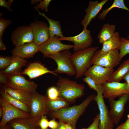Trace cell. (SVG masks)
Here are the masks:
<instances>
[{"mask_svg": "<svg viewBox=\"0 0 129 129\" xmlns=\"http://www.w3.org/2000/svg\"><path fill=\"white\" fill-rule=\"evenodd\" d=\"M65 125L66 129H74L72 126L70 124L66 123Z\"/></svg>", "mask_w": 129, "mask_h": 129, "instance_id": "bcb514c9", "label": "cell"}, {"mask_svg": "<svg viewBox=\"0 0 129 129\" xmlns=\"http://www.w3.org/2000/svg\"><path fill=\"white\" fill-rule=\"evenodd\" d=\"M97 85L98 90L94 100L96 102L99 111V129H113L114 124L109 115L108 108L104 99L102 85Z\"/></svg>", "mask_w": 129, "mask_h": 129, "instance_id": "8992f818", "label": "cell"}, {"mask_svg": "<svg viewBox=\"0 0 129 129\" xmlns=\"http://www.w3.org/2000/svg\"><path fill=\"white\" fill-rule=\"evenodd\" d=\"M99 114L98 113L93 118V122L87 128H82L81 129H99Z\"/></svg>", "mask_w": 129, "mask_h": 129, "instance_id": "8d00e7d4", "label": "cell"}, {"mask_svg": "<svg viewBox=\"0 0 129 129\" xmlns=\"http://www.w3.org/2000/svg\"><path fill=\"white\" fill-rule=\"evenodd\" d=\"M128 114H129V113Z\"/></svg>", "mask_w": 129, "mask_h": 129, "instance_id": "816d5d0a", "label": "cell"}, {"mask_svg": "<svg viewBox=\"0 0 129 129\" xmlns=\"http://www.w3.org/2000/svg\"><path fill=\"white\" fill-rule=\"evenodd\" d=\"M11 59V56H0V69L1 71L4 70L9 66Z\"/></svg>", "mask_w": 129, "mask_h": 129, "instance_id": "4dcf8cb0", "label": "cell"}, {"mask_svg": "<svg viewBox=\"0 0 129 129\" xmlns=\"http://www.w3.org/2000/svg\"><path fill=\"white\" fill-rule=\"evenodd\" d=\"M98 47H90L75 52L72 54L71 60L76 71L75 78L82 77L92 65L91 61L92 57Z\"/></svg>", "mask_w": 129, "mask_h": 129, "instance_id": "3957f363", "label": "cell"}, {"mask_svg": "<svg viewBox=\"0 0 129 129\" xmlns=\"http://www.w3.org/2000/svg\"><path fill=\"white\" fill-rule=\"evenodd\" d=\"M127 38L128 39L129 38V35H128L127 37Z\"/></svg>", "mask_w": 129, "mask_h": 129, "instance_id": "f907efd6", "label": "cell"}, {"mask_svg": "<svg viewBox=\"0 0 129 129\" xmlns=\"http://www.w3.org/2000/svg\"><path fill=\"white\" fill-rule=\"evenodd\" d=\"M96 95L94 94L91 95L78 105L50 112L48 114L53 118L58 119L59 121L70 124L74 129H76V124L78 119L90 103L94 100Z\"/></svg>", "mask_w": 129, "mask_h": 129, "instance_id": "6da1fadb", "label": "cell"}, {"mask_svg": "<svg viewBox=\"0 0 129 129\" xmlns=\"http://www.w3.org/2000/svg\"><path fill=\"white\" fill-rule=\"evenodd\" d=\"M116 27L114 25L108 23L103 26L97 37L100 43L102 44L113 36L115 32Z\"/></svg>", "mask_w": 129, "mask_h": 129, "instance_id": "d4e9b609", "label": "cell"}, {"mask_svg": "<svg viewBox=\"0 0 129 129\" xmlns=\"http://www.w3.org/2000/svg\"><path fill=\"white\" fill-rule=\"evenodd\" d=\"M129 99V94H124L119 97V99L115 100L114 99L108 100L110 107L109 111V115L116 125H117L124 114L125 106Z\"/></svg>", "mask_w": 129, "mask_h": 129, "instance_id": "9c48e42d", "label": "cell"}, {"mask_svg": "<svg viewBox=\"0 0 129 129\" xmlns=\"http://www.w3.org/2000/svg\"><path fill=\"white\" fill-rule=\"evenodd\" d=\"M39 51V46L32 42L15 47L11 53L14 56L25 59L33 57Z\"/></svg>", "mask_w": 129, "mask_h": 129, "instance_id": "d6986e66", "label": "cell"}, {"mask_svg": "<svg viewBox=\"0 0 129 129\" xmlns=\"http://www.w3.org/2000/svg\"><path fill=\"white\" fill-rule=\"evenodd\" d=\"M114 71L113 69L93 65L87 70L84 75L91 78L97 85H102L107 82Z\"/></svg>", "mask_w": 129, "mask_h": 129, "instance_id": "4fadbf2b", "label": "cell"}, {"mask_svg": "<svg viewBox=\"0 0 129 129\" xmlns=\"http://www.w3.org/2000/svg\"><path fill=\"white\" fill-rule=\"evenodd\" d=\"M47 73H51L56 76L58 75L54 71L50 70L41 63L34 62L29 64L22 72V74L26 75L30 79H32Z\"/></svg>", "mask_w": 129, "mask_h": 129, "instance_id": "ffe728a7", "label": "cell"}, {"mask_svg": "<svg viewBox=\"0 0 129 129\" xmlns=\"http://www.w3.org/2000/svg\"><path fill=\"white\" fill-rule=\"evenodd\" d=\"M129 71V58L124 61L113 71L107 82H120Z\"/></svg>", "mask_w": 129, "mask_h": 129, "instance_id": "cb8c5ba5", "label": "cell"}, {"mask_svg": "<svg viewBox=\"0 0 129 129\" xmlns=\"http://www.w3.org/2000/svg\"><path fill=\"white\" fill-rule=\"evenodd\" d=\"M0 105L3 110V115L0 123V127L13 119L31 117L30 114L13 106L1 96L0 97Z\"/></svg>", "mask_w": 129, "mask_h": 129, "instance_id": "ba28073f", "label": "cell"}, {"mask_svg": "<svg viewBox=\"0 0 129 129\" xmlns=\"http://www.w3.org/2000/svg\"><path fill=\"white\" fill-rule=\"evenodd\" d=\"M6 48V47L3 43L2 39L0 38V50H5Z\"/></svg>", "mask_w": 129, "mask_h": 129, "instance_id": "ee69618b", "label": "cell"}, {"mask_svg": "<svg viewBox=\"0 0 129 129\" xmlns=\"http://www.w3.org/2000/svg\"><path fill=\"white\" fill-rule=\"evenodd\" d=\"M13 1V0H8L7 2L10 6H11L12 4Z\"/></svg>", "mask_w": 129, "mask_h": 129, "instance_id": "681fc988", "label": "cell"}, {"mask_svg": "<svg viewBox=\"0 0 129 129\" xmlns=\"http://www.w3.org/2000/svg\"><path fill=\"white\" fill-rule=\"evenodd\" d=\"M29 26L32 30L33 41L39 46L48 40L49 38L48 26L43 21H37L31 23Z\"/></svg>", "mask_w": 129, "mask_h": 129, "instance_id": "2e32d148", "label": "cell"}, {"mask_svg": "<svg viewBox=\"0 0 129 129\" xmlns=\"http://www.w3.org/2000/svg\"><path fill=\"white\" fill-rule=\"evenodd\" d=\"M117 8L129 11V9L125 6L123 0H114L112 4L108 8L103 10L99 14L98 18L100 20H104L107 14L113 8Z\"/></svg>", "mask_w": 129, "mask_h": 129, "instance_id": "f1b7e54d", "label": "cell"}, {"mask_svg": "<svg viewBox=\"0 0 129 129\" xmlns=\"http://www.w3.org/2000/svg\"><path fill=\"white\" fill-rule=\"evenodd\" d=\"M11 22V20L5 19L0 17V38L2 39L4 30Z\"/></svg>", "mask_w": 129, "mask_h": 129, "instance_id": "d6a6232c", "label": "cell"}, {"mask_svg": "<svg viewBox=\"0 0 129 129\" xmlns=\"http://www.w3.org/2000/svg\"><path fill=\"white\" fill-rule=\"evenodd\" d=\"M47 98L46 95L40 94L36 91L32 93L29 107L32 117L40 118L42 116L48 114Z\"/></svg>", "mask_w": 129, "mask_h": 129, "instance_id": "52a82bcc", "label": "cell"}, {"mask_svg": "<svg viewBox=\"0 0 129 129\" xmlns=\"http://www.w3.org/2000/svg\"><path fill=\"white\" fill-rule=\"evenodd\" d=\"M83 81L86 83L89 88L97 92L98 90V86L94 81L91 78L88 77H85L83 78Z\"/></svg>", "mask_w": 129, "mask_h": 129, "instance_id": "e575fe53", "label": "cell"}, {"mask_svg": "<svg viewBox=\"0 0 129 129\" xmlns=\"http://www.w3.org/2000/svg\"><path fill=\"white\" fill-rule=\"evenodd\" d=\"M104 98L115 99L126 94H129L126 82H107L102 84Z\"/></svg>", "mask_w": 129, "mask_h": 129, "instance_id": "7c38bea8", "label": "cell"}, {"mask_svg": "<svg viewBox=\"0 0 129 129\" xmlns=\"http://www.w3.org/2000/svg\"><path fill=\"white\" fill-rule=\"evenodd\" d=\"M60 38L56 36L52 38H49L46 41L39 46V51L43 54V57L60 51L69 50L73 48V45L62 43L59 40Z\"/></svg>", "mask_w": 129, "mask_h": 129, "instance_id": "8fae6325", "label": "cell"}, {"mask_svg": "<svg viewBox=\"0 0 129 129\" xmlns=\"http://www.w3.org/2000/svg\"><path fill=\"white\" fill-rule=\"evenodd\" d=\"M121 44L118 49L120 54V59L121 61L125 56L129 54V38L121 37Z\"/></svg>", "mask_w": 129, "mask_h": 129, "instance_id": "f546056e", "label": "cell"}, {"mask_svg": "<svg viewBox=\"0 0 129 129\" xmlns=\"http://www.w3.org/2000/svg\"><path fill=\"white\" fill-rule=\"evenodd\" d=\"M8 77L10 82L5 85L6 86L32 93L36 91L38 85L33 81H27L21 75L8 76Z\"/></svg>", "mask_w": 129, "mask_h": 129, "instance_id": "9a60e30c", "label": "cell"}, {"mask_svg": "<svg viewBox=\"0 0 129 129\" xmlns=\"http://www.w3.org/2000/svg\"><path fill=\"white\" fill-rule=\"evenodd\" d=\"M57 129H66L65 123L62 121H59Z\"/></svg>", "mask_w": 129, "mask_h": 129, "instance_id": "b9f144b4", "label": "cell"}, {"mask_svg": "<svg viewBox=\"0 0 129 129\" xmlns=\"http://www.w3.org/2000/svg\"><path fill=\"white\" fill-rule=\"evenodd\" d=\"M47 97L49 100L56 99L59 97V94L56 87H51L49 88L47 91Z\"/></svg>", "mask_w": 129, "mask_h": 129, "instance_id": "1f68e13d", "label": "cell"}, {"mask_svg": "<svg viewBox=\"0 0 129 129\" xmlns=\"http://www.w3.org/2000/svg\"><path fill=\"white\" fill-rule=\"evenodd\" d=\"M56 85L59 97L67 101L69 104L74 103L84 94V85L67 77H60Z\"/></svg>", "mask_w": 129, "mask_h": 129, "instance_id": "7a4b0ae2", "label": "cell"}, {"mask_svg": "<svg viewBox=\"0 0 129 129\" xmlns=\"http://www.w3.org/2000/svg\"><path fill=\"white\" fill-rule=\"evenodd\" d=\"M47 104L49 113L69 107V103L66 100L59 97L57 99L53 100H50L48 98Z\"/></svg>", "mask_w": 129, "mask_h": 129, "instance_id": "83f0119b", "label": "cell"}, {"mask_svg": "<svg viewBox=\"0 0 129 129\" xmlns=\"http://www.w3.org/2000/svg\"><path fill=\"white\" fill-rule=\"evenodd\" d=\"M72 54L69 50H63L49 55L44 58L53 59L57 65L54 71L57 74L65 73L70 76L75 75L76 71L71 60Z\"/></svg>", "mask_w": 129, "mask_h": 129, "instance_id": "277c9868", "label": "cell"}, {"mask_svg": "<svg viewBox=\"0 0 129 129\" xmlns=\"http://www.w3.org/2000/svg\"><path fill=\"white\" fill-rule=\"evenodd\" d=\"M59 39L61 41L72 42L74 43L73 50L75 52L90 47L93 42L90 31L86 28H83L82 31L78 35L74 36H64Z\"/></svg>", "mask_w": 129, "mask_h": 129, "instance_id": "30bf717a", "label": "cell"}, {"mask_svg": "<svg viewBox=\"0 0 129 129\" xmlns=\"http://www.w3.org/2000/svg\"><path fill=\"white\" fill-rule=\"evenodd\" d=\"M108 1L103 0L100 2L98 1L89 2L88 7L85 10L86 14L81 22L83 28H86L91 21L96 18L103 6Z\"/></svg>", "mask_w": 129, "mask_h": 129, "instance_id": "e0dca14e", "label": "cell"}, {"mask_svg": "<svg viewBox=\"0 0 129 129\" xmlns=\"http://www.w3.org/2000/svg\"><path fill=\"white\" fill-rule=\"evenodd\" d=\"M11 39L15 47L33 42V35L31 28L29 26L18 27L12 32Z\"/></svg>", "mask_w": 129, "mask_h": 129, "instance_id": "5bb4252c", "label": "cell"}, {"mask_svg": "<svg viewBox=\"0 0 129 129\" xmlns=\"http://www.w3.org/2000/svg\"><path fill=\"white\" fill-rule=\"evenodd\" d=\"M118 49L103 52L97 50L94 54L91 61V64L98 65L111 69L117 66L121 61Z\"/></svg>", "mask_w": 129, "mask_h": 129, "instance_id": "5b68a950", "label": "cell"}, {"mask_svg": "<svg viewBox=\"0 0 129 129\" xmlns=\"http://www.w3.org/2000/svg\"><path fill=\"white\" fill-rule=\"evenodd\" d=\"M0 93L1 96L11 104L24 112L30 114L29 108L27 105L11 96L3 88L0 89Z\"/></svg>", "mask_w": 129, "mask_h": 129, "instance_id": "484cf974", "label": "cell"}, {"mask_svg": "<svg viewBox=\"0 0 129 129\" xmlns=\"http://www.w3.org/2000/svg\"><path fill=\"white\" fill-rule=\"evenodd\" d=\"M0 129H11L8 124L7 123L0 127Z\"/></svg>", "mask_w": 129, "mask_h": 129, "instance_id": "f6af8a7d", "label": "cell"}, {"mask_svg": "<svg viewBox=\"0 0 129 129\" xmlns=\"http://www.w3.org/2000/svg\"><path fill=\"white\" fill-rule=\"evenodd\" d=\"M40 118L31 117L19 118L12 120L7 124L11 129H41L39 125Z\"/></svg>", "mask_w": 129, "mask_h": 129, "instance_id": "ac0fdd59", "label": "cell"}, {"mask_svg": "<svg viewBox=\"0 0 129 129\" xmlns=\"http://www.w3.org/2000/svg\"><path fill=\"white\" fill-rule=\"evenodd\" d=\"M49 121L46 115L42 116L40 118L39 125L41 129H48Z\"/></svg>", "mask_w": 129, "mask_h": 129, "instance_id": "d590c367", "label": "cell"}, {"mask_svg": "<svg viewBox=\"0 0 129 129\" xmlns=\"http://www.w3.org/2000/svg\"><path fill=\"white\" fill-rule=\"evenodd\" d=\"M127 118L125 122L118 126L116 129H129V114L127 115Z\"/></svg>", "mask_w": 129, "mask_h": 129, "instance_id": "f35d334b", "label": "cell"}, {"mask_svg": "<svg viewBox=\"0 0 129 129\" xmlns=\"http://www.w3.org/2000/svg\"><path fill=\"white\" fill-rule=\"evenodd\" d=\"M42 0H32L30 2L31 4H35L38 3L40 2Z\"/></svg>", "mask_w": 129, "mask_h": 129, "instance_id": "7dc6e473", "label": "cell"}, {"mask_svg": "<svg viewBox=\"0 0 129 129\" xmlns=\"http://www.w3.org/2000/svg\"><path fill=\"white\" fill-rule=\"evenodd\" d=\"M0 6L6 8L10 12H12L13 11V10L10 8V6L8 2L5 0H0Z\"/></svg>", "mask_w": 129, "mask_h": 129, "instance_id": "60d3db41", "label": "cell"}, {"mask_svg": "<svg viewBox=\"0 0 129 129\" xmlns=\"http://www.w3.org/2000/svg\"><path fill=\"white\" fill-rule=\"evenodd\" d=\"M10 82L8 76L2 71H0V83L5 85Z\"/></svg>", "mask_w": 129, "mask_h": 129, "instance_id": "74e56055", "label": "cell"}, {"mask_svg": "<svg viewBox=\"0 0 129 129\" xmlns=\"http://www.w3.org/2000/svg\"><path fill=\"white\" fill-rule=\"evenodd\" d=\"M51 1V0H44L41 1L37 5L34 6V8L36 10L40 9L42 11L44 10L45 12H48L49 11L48 7Z\"/></svg>", "mask_w": 129, "mask_h": 129, "instance_id": "836d02e7", "label": "cell"}, {"mask_svg": "<svg viewBox=\"0 0 129 129\" xmlns=\"http://www.w3.org/2000/svg\"><path fill=\"white\" fill-rule=\"evenodd\" d=\"M11 57L12 59L10 65L6 69L2 71L8 76L22 75V68L26 65L27 61L25 59L13 55Z\"/></svg>", "mask_w": 129, "mask_h": 129, "instance_id": "44dd1931", "label": "cell"}, {"mask_svg": "<svg viewBox=\"0 0 129 129\" xmlns=\"http://www.w3.org/2000/svg\"><path fill=\"white\" fill-rule=\"evenodd\" d=\"M3 114V110L2 108L0 106V118H2Z\"/></svg>", "mask_w": 129, "mask_h": 129, "instance_id": "c3c4849f", "label": "cell"}, {"mask_svg": "<svg viewBox=\"0 0 129 129\" xmlns=\"http://www.w3.org/2000/svg\"><path fill=\"white\" fill-rule=\"evenodd\" d=\"M3 88L7 93L14 98L27 105L29 108L32 93L4 86Z\"/></svg>", "mask_w": 129, "mask_h": 129, "instance_id": "7402d4cb", "label": "cell"}, {"mask_svg": "<svg viewBox=\"0 0 129 129\" xmlns=\"http://www.w3.org/2000/svg\"><path fill=\"white\" fill-rule=\"evenodd\" d=\"M59 125V122L56 121L55 118L49 121L48 127L51 129H57Z\"/></svg>", "mask_w": 129, "mask_h": 129, "instance_id": "ab89813d", "label": "cell"}, {"mask_svg": "<svg viewBox=\"0 0 129 129\" xmlns=\"http://www.w3.org/2000/svg\"><path fill=\"white\" fill-rule=\"evenodd\" d=\"M127 84V87L129 90V71L123 78Z\"/></svg>", "mask_w": 129, "mask_h": 129, "instance_id": "7bdbcfd3", "label": "cell"}, {"mask_svg": "<svg viewBox=\"0 0 129 129\" xmlns=\"http://www.w3.org/2000/svg\"><path fill=\"white\" fill-rule=\"evenodd\" d=\"M121 38L119 33L115 32L113 36L102 44L101 51L106 52L119 49L121 44Z\"/></svg>", "mask_w": 129, "mask_h": 129, "instance_id": "4316f807", "label": "cell"}, {"mask_svg": "<svg viewBox=\"0 0 129 129\" xmlns=\"http://www.w3.org/2000/svg\"><path fill=\"white\" fill-rule=\"evenodd\" d=\"M38 15H40L44 17L48 22L49 25L48 27V32L49 38H53L55 36L60 38L64 37L62 30L61 26L59 21H56L48 18L44 13H42L37 10Z\"/></svg>", "mask_w": 129, "mask_h": 129, "instance_id": "603a6c76", "label": "cell"}]
</instances>
